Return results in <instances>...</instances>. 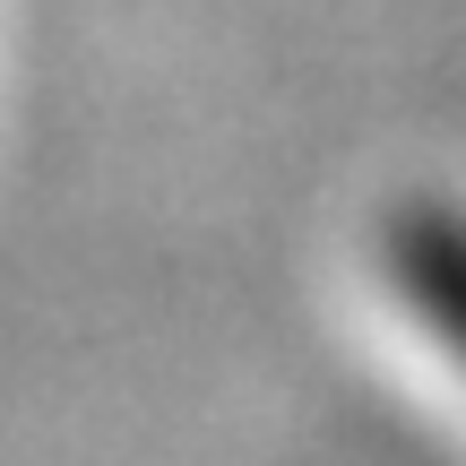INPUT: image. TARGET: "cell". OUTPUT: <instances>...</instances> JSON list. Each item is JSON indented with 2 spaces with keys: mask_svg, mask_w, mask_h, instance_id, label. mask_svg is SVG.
I'll list each match as a JSON object with an SVG mask.
<instances>
[{
  "mask_svg": "<svg viewBox=\"0 0 466 466\" xmlns=\"http://www.w3.org/2000/svg\"><path fill=\"white\" fill-rule=\"evenodd\" d=\"M380 259H389V277H398V294L432 319V337L466 363V217L458 208H432V199L398 208Z\"/></svg>",
  "mask_w": 466,
  "mask_h": 466,
  "instance_id": "1",
  "label": "cell"
}]
</instances>
